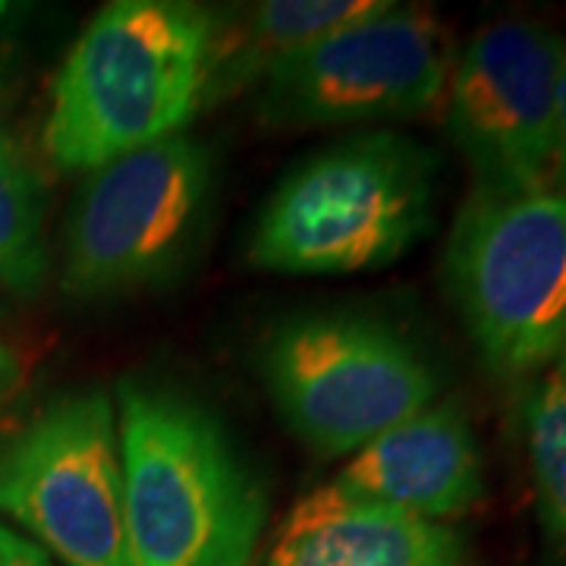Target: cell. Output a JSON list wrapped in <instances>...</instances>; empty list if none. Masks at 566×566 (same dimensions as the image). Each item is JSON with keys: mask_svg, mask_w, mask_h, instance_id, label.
Returning <instances> with one entry per match:
<instances>
[{"mask_svg": "<svg viewBox=\"0 0 566 566\" xmlns=\"http://www.w3.org/2000/svg\"><path fill=\"white\" fill-rule=\"evenodd\" d=\"M547 189L566 196V48L554 92V142H551V170H547Z\"/></svg>", "mask_w": 566, "mask_h": 566, "instance_id": "cell-15", "label": "cell"}, {"mask_svg": "<svg viewBox=\"0 0 566 566\" xmlns=\"http://www.w3.org/2000/svg\"><path fill=\"white\" fill-rule=\"evenodd\" d=\"M378 7L381 0H271L249 7L233 25L218 22L205 104L223 102L255 85L290 54L363 20Z\"/></svg>", "mask_w": 566, "mask_h": 566, "instance_id": "cell-12", "label": "cell"}, {"mask_svg": "<svg viewBox=\"0 0 566 566\" xmlns=\"http://www.w3.org/2000/svg\"><path fill=\"white\" fill-rule=\"evenodd\" d=\"M211 196L214 164L189 133L92 170L66 221L63 293L92 303L170 281L202 245Z\"/></svg>", "mask_w": 566, "mask_h": 566, "instance_id": "cell-6", "label": "cell"}, {"mask_svg": "<svg viewBox=\"0 0 566 566\" xmlns=\"http://www.w3.org/2000/svg\"><path fill=\"white\" fill-rule=\"evenodd\" d=\"M0 566H54L48 551L0 526Z\"/></svg>", "mask_w": 566, "mask_h": 566, "instance_id": "cell-16", "label": "cell"}, {"mask_svg": "<svg viewBox=\"0 0 566 566\" xmlns=\"http://www.w3.org/2000/svg\"><path fill=\"white\" fill-rule=\"evenodd\" d=\"M129 566H249L268 494L223 422L174 387H117Z\"/></svg>", "mask_w": 566, "mask_h": 566, "instance_id": "cell-1", "label": "cell"}, {"mask_svg": "<svg viewBox=\"0 0 566 566\" xmlns=\"http://www.w3.org/2000/svg\"><path fill=\"white\" fill-rule=\"evenodd\" d=\"M526 447L551 566H566V371L547 368L526 397Z\"/></svg>", "mask_w": 566, "mask_h": 566, "instance_id": "cell-13", "label": "cell"}, {"mask_svg": "<svg viewBox=\"0 0 566 566\" xmlns=\"http://www.w3.org/2000/svg\"><path fill=\"white\" fill-rule=\"evenodd\" d=\"M334 485L422 520L463 516L485 494L479 441L457 400L387 428L340 469Z\"/></svg>", "mask_w": 566, "mask_h": 566, "instance_id": "cell-10", "label": "cell"}, {"mask_svg": "<svg viewBox=\"0 0 566 566\" xmlns=\"http://www.w3.org/2000/svg\"><path fill=\"white\" fill-rule=\"evenodd\" d=\"M0 513L66 566H129L117 406L88 387L0 444Z\"/></svg>", "mask_w": 566, "mask_h": 566, "instance_id": "cell-7", "label": "cell"}, {"mask_svg": "<svg viewBox=\"0 0 566 566\" xmlns=\"http://www.w3.org/2000/svg\"><path fill=\"white\" fill-rule=\"evenodd\" d=\"M450 63L438 17L381 3L277 63L262 80L259 117L274 129L419 120L444 102Z\"/></svg>", "mask_w": 566, "mask_h": 566, "instance_id": "cell-8", "label": "cell"}, {"mask_svg": "<svg viewBox=\"0 0 566 566\" xmlns=\"http://www.w3.org/2000/svg\"><path fill=\"white\" fill-rule=\"evenodd\" d=\"M444 283L491 375L547 371L566 346V196L472 192L447 237Z\"/></svg>", "mask_w": 566, "mask_h": 566, "instance_id": "cell-4", "label": "cell"}, {"mask_svg": "<svg viewBox=\"0 0 566 566\" xmlns=\"http://www.w3.org/2000/svg\"><path fill=\"white\" fill-rule=\"evenodd\" d=\"M20 359H17V353L10 349V346L0 344V403L17 390L20 385Z\"/></svg>", "mask_w": 566, "mask_h": 566, "instance_id": "cell-17", "label": "cell"}, {"mask_svg": "<svg viewBox=\"0 0 566 566\" xmlns=\"http://www.w3.org/2000/svg\"><path fill=\"white\" fill-rule=\"evenodd\" d=\"M438 167L428 145L390 129L327 145L268 196L249 233V264L296 277L394 264L431 230Z\"/></svg>", "mask_w": 566, "mask_h": 566, "instance_id": "cell-3", "label": "cell"}, {"mask_svg": "<svg viewBox=\"0 0 566 566\" xmlns=\"http://www.w3.org/2000/svg\"><path fill=\"white\" fill-rule=\"evenodd\" d=\"M560 368H564V371H566V346H564V365H560Z\"/></svg>", "mask_w": 566, "mask_h": 566, "instance_id": "cell-18", "label": "cell"}, {"mask_svg": "<svg viewBox=\"0 0 566 566\" xmlns=\"http://www.w3.org/2000/svg\"><path fill=\"white\" fill-rule=\"evenodd\" d=\"M218 17L182 0H114L63 61L44 151L61 170H98L182 133L205 107Z\"/></svg>", "mask_w": 566, "mask_h": 566, "instance_id": "cell-2", "label": "cell"}, {"mask_svg": "<svg viewBox=\"0 0 566 566\" xmlns=\"http://www.w3.org/2000/svg\"><path fill=\"white\" fill-rule=\"evenodd\" d=\"M259 371L286 428L322 457L363 450L434 406L441 378L390 322L363 312H308L262 344Z\"/></svg>", "mask_w": 566, "mask_h": 566, "instance_id": "cell-5", "label": "cell"}, {"mask_svg": "<svg viewBox=\"0 0 566 566\" xmlns=\"http://www.w3.org/2000/svg\"><path fill=\"white\" fill-rule=\"evenodd\" d=\"M268 566H469V547L447 523L327 485L286 513Z\"/></svg>", "mask_w": 566, "mask_h": 566, "instance_id": "cell-11", "label": "cell"}, {"mask_svg": "<svg viewBox=\"0 0 566 566\" xmlns=\"http://www.w3.org/2000/svg\"><path fill=\"white\" fill-rule=\"evenodd\" d=\"M44 277V196L35 174L0 142V290L32 300Z\"/></svg>", "mask_w": 566, "mask_h": 566, "instance_id": "cell-14", "label": "cell"}, {"mask_svg": "<svg viewBox=\"0 0 566 566\" xmlns=\"http://www.w3.org/2000/svg\"><path fill=\"white\" fill-rule=\"evenodd\" d=\"M566 39L528 17L482 25L447 82V129L475 192L520 196L547 189L554 92Z\"/></svg>", "mask_w": 566, "mask_h": 566, "instance_id": "cell-9", "label": "cell"}]
</instances>
